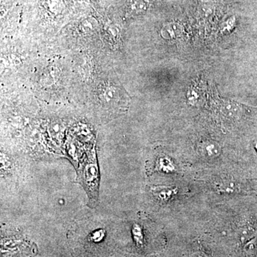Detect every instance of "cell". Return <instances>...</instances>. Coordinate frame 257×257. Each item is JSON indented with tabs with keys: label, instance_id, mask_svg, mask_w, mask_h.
Masks as SVG:
<instances>
[{
	"label": "cell",
	"instance_id": "obj_8",
	"mask_svg": "<svg viewBox=\"0 0 257 257\" xmlns=\"http://www.w3.org/2000/svg\"><path fill=\"white\" fill-rule=\"evenodd\" d=\"M149 5H150L149 0H131L128 9L130 13L133 14H141L147 11Z\"/></svg>",
	"mask_w": 257,
	"mask_h": 257
},
{
	"label": "cell",
	"instance_id": "obj_4",
	"mask_svg": "<svg viewBox=\"0 0 257 257\" xmlns=\"http://www.w3.org/2000/svg\"><path fill=\"white\" fill-rule=\"evenodd\" d=\"M204 86L202 82H195L189 87L187 92V100L193 106H199L204 100Z\"/></svg>",
	"mask_w": 257,
	"mask_h": 257
},
{
	"label": "cell",
	"instance_id": "obj_12",
	"mask_svg": "<svg viewBox=\"0 0 257 257\" xmlns=\"http://www.w3.org/2000/svg\"><path fill=\"white\" fill-rule=\"evenodd\" d=\"M243 251L250 256L257 254V235L243 245Z\"/></svg>",
	"mask_w": 257,
	"mask_h": 257
},
{
	"label": "cell",
	"instance_id": "obj_9",
	"mask_svg": "<svg viewBox=\"0 0 257 257\" xmlns=\"http://www.w3.org/2000/svg\"><path fill=\"white\" fill-rule=\"evenodd\" d=\"M257 235V230L251 226H245L242 228L239 233V239L240 242L243 243H247L248 241L252 239Z\"/></svg>",
	"mask_w": 257,
	"mask_h": 257
},
{
	"label": "cell",
	"instance_id": "obj_15",
	"mask_svg": "<svg viewBox=\"0 0 257 257\" xmlns=\"http://www.w3.org/2000/svg\"><path fill=\"white\" fill-rule=\"evenodd\" d=\"M108 32H109V35L111 37H114V38L117 37L119 34V29H118L117 27L114 26V25L109 26L108 28Z\"/></svg>",
	"mask_w": 257,
	"mask_h": 257
},
{
	"label": "cell",
	"instance_id": "obj_11",
	"mask_svg": "<svg viewBox=\"0 0 257 257\" xmlns=\"http://www.w3.org/2000/svg\"><path fill=\"white\" fill-rule=\"evenodd\" d=\"M97 22L95 19L93 18H88L85 20H82L80 24V29L83 32H90L94 31L97 27Z\"/></svg>",
	"mask_w": 257,
	"mask_h": 257
},
{
	"label": "cell",
	"instance_id": "obj_5",
	"mask_svg": "<svg viewBox=\"0 0 257 257\" xmlns=\"http://www.w3.org/2000/svg\"><path fill=\"white\" fill-rule=\"evenodd\" d=\"M218 104L220 106L219 109H220L221 114L226 117L236 119V118H239L242 114L243 108L240 104L235 103L234 101H224L221 99V102Z\"/></svg>",
	"mask_w": 257,
	"mask_h": 257
},
{
	"label": "cell",
	"instance_id": "obj_2",
	"mask_svg": "<svg viewBox=\"0 0 257 257\" xmlns=\"http://www.w3.org/2000/svg\"><path fill=\"white\" fill-rule=\"evenodd\" d=\"M184 32V27L178 22H172L161 29L160 35L166 40H175L179 38Z\"/></svg>",
	"mask_w": 257,
	"mask_h": 257
},
{
	"label": "cell",
	"instance_id": "obj_7",
	"mask_svg": "<svg viewBox=\"0 0 257 257\" xmlns=\"http://www.w3.org/2000/svg\"><path fill=\"white\" fill-rule=\"evenodd\" d=\"M151 191L157 199L160 201L168 200L176 193L175 188L165 186L152 187Z\"/></svg>",
	"mask_w": 257,
	"mask_h": 257
},
{
	"label": "cell",
	"instance_id": "obj_13",
	"mask_svg": "<svg viewBox=\"0 0 257 257\" xmlns=\"http://www.w3.org/2000/svg\"><path fill=\"white\" fill-rule=\"evenodd\" d=\"M219 183H220L219 184V189H220L221 192H234V189H236L234 182L231 181H222Z\"/></svg>",
	"mask_w": 257,
	"mask_h": 257
},
{
	"label": "cell",
	"instance_id": "obj_16",
	"mask_svg": "<svg viewBox=\"0 0 257 257\" xmlns=\"http://www.w3.org/2000/svg\"><path fill=\"white\" fill-rule=\"evenodd\" d=\"M189 257H209L204 251H197L192 253Z\"/></svg>",
	"mask_w": 257,
	"mask_h": 257
},
{
	"label": "cell",
	"instance_id": "obj_10",
	"mask_svg": "<svg viewBox=\"0 0 257 257\" xmlns=\"http://www.w3.org/2000/svg\"><path fill=\"white\" fill-rule=\"evenodd\" d=\"M44 4L47 10L53 15L60 14L63 9L62 0H45Z\"/></svg>",
	"mask_w": 257,
	"mask_h": 257
},
{
	"label": "cell",
	"instance_id": "obj_14",
	"mask_svg": "<svg viewBox=\"0 0 257 257\" xmlns=\"http://www.w3.org/2000/svg\"><path fill=\"white\" fill-rule=\"evenodd\" d=\"M235 25H236V20L234 18L228 19L227 21L224 23V26H223V31H230L234 28Z\"/></svg>",
	"mask_w": 257,
	"mask_h": 257
},
{
	"label": "cell",
	"instance_id": "obj_3",
	"mask_svg": "<svg viewBox=\"0 0 257 257\" xmlns=\"http://www.w3.org/2000/svg\"><path fill=\"white\" fill-rule=\"evenodd\" d=\"M198 152L204 158L215 159L221 155V149L216 142L207 140L199 144Z\"/></svg>",
	"mask_w": 257,
	"mask_h": 257
},
{
	"label": "cell",
	"instance_id": "obj_1",
	"mask_svg": "<svg viewBox=\"0 0 257 257\" xmlns=\"http://www.w3.org/2000/svg\"><path fill=\"white\" fill-rule=\"evenodd\" d=\"M99 173L96 161L89 162L84 167L83 172V180L84 185L89 189L91 199H96L97 197L98 182H99Z\"/></svg>",
	"mask_w": 257,
	"mask_h": 257
},
{
	"label": "cell",
	"instance_id": "obj_6",
	"mask_svg": "<svg viewBox=\"0 0 257 257\" xmlns=\"http://www.w3.org/2000/svg\"><path fill=\"white\" fill-rule=\"evenodd\" d=\"M119 88L113 85H107L103 88L100 94L101 99L107 104L116 102L121 97V94Z\"/></svg>",
	"mask_w": 257,
	"mask_h": 257
},
{
	"label": "cell",
	"instance_id": "obj_17",
	"mask_svg": "<svg viewBox=\"0 0 257 257\" xmlns=\"http://www.w3.org/2000/svg\"><path fill=\"white\" fill-rule=\"evenodd\" d=\"M255 148H256V151H257V142L256 144H255Z\"/></svg>",
	"mask_w": 257,
	"mask_h": 257
}]
</instances>
